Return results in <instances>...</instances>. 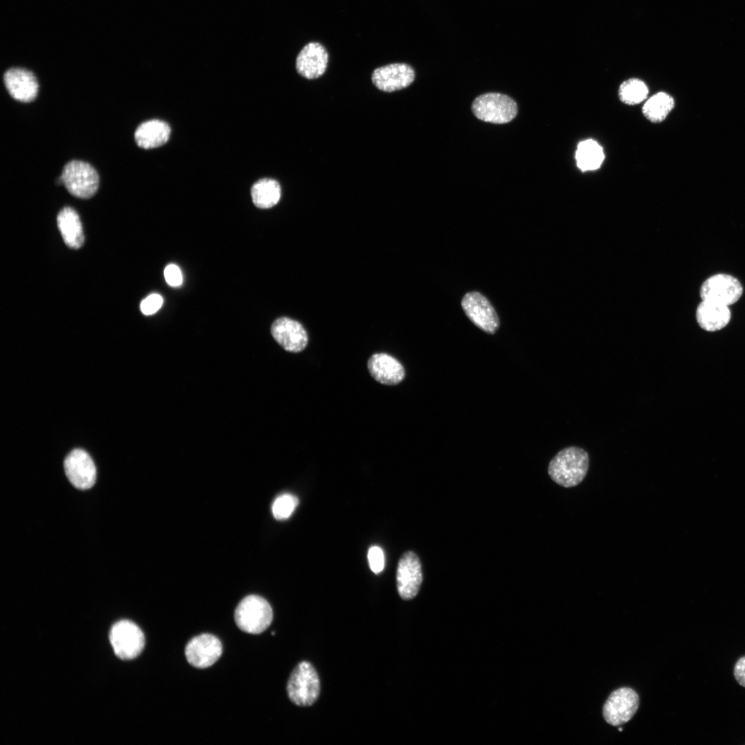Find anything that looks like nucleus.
<instances>
[{
	"instance_id": "6",
	"label": "nucleus",
	"mask_w": 745,
	"mask_h": 745,
	"mask_svg": "<svg viewBox=\"0 0 745 745\" xmlns=\"http://www.w3.org/2000/svg\"><path fill=\"white\" fill-rule=\"evenodd\" d=\"M110 641L115 655L122 659L137 657L145 645L143 633L136 624L129 620H121L112 626Z\"/></svg>"
},
{
	"instance_id": "22",
	"label": "nucleus",
	"mask_w": 745,
	"mask_h": 745,
	"mask_svg": "<svg viewBox=\"0 0 745 745\" xmlns=\"http://www.w3.org/2000/svg\"><path fill=\"white\" fill-rule=\"evenodd\" d=\"M253 203L259 208L266 209L275 206L281 194L279 182L273 179L264 178L257 181L251 188Z\"/></svg>"
},
{
	"instance_id": "13",
	"label": "nucleus",
	"mask_w": 745,
	"mask_h": 745,
	"mask_svg": "<svg viewBox=\"0 0 745 745\" xmlns=\"http://www.w3.org/2000/svg\"><path fill=\"white\" fill-rule=\"evenodd\" d=\"M275 340L286 351L299 352L308 345V336L304 326L287 317L277 319L270 328Z\"/></svg>"
},
{
	"instance_id": "24",
	"label": "nucleus",
	"mask_w": 745,
	"mask_h": 745,
	"mask_svg": "<svg viewBox=\"0 0 745 745\" xmlns=\"http://www.w3.org/2000/svg\"><path fill=\"white\" fill-rule=\"evenodd\" d=\"M646 84L638 78L628 79L619 86V100L626 105H637L644 101L648 95Z\"/></svg>"
},
{
	"instance_id": "8",
	"label": "nucleus",
	"mask_w": 745,
	"mask_h": 745,
	"mask_svg": "<svg viewBox=\"0 0 745 745\" xmlns=\"http://www.w3.org/2000/svg\"><path fill=\"white\" fill-rule=\"evenodd\" d=\"M743 287L732 275L718 273L706 279L700 287L702 300H710L727 306L736 303L742 297Z\"/></svg>"
},
{
	"instance_id": "4",
	"label": "nucleus",
	"mask_w": 745,
	"mask_h": 745,
	"mask_svg": "<svg viewBox=\"0 0 745 745\" xmlns=\"http://www.w3.org/2000/svg\"><path fill=\"white\" fill-rule=\"evenodd\" d=\"M472 110L479 119L497 124L512 121L517 114L516 102L501 93L490 92L479 95L473 102Z\"/></svg>"
},
{
	"instance_id": "3",
	"label": "nucleus",
	"mask_w": 745,
	"mask_h": 745,
	"mask_svg": "<svg viewBox=\"0 0 745 745\" xmlns=\"http://www.w3.org/2000/svg\"><path fill=\"white\" fill-rule=\"evenodd\" d=\"M290 700L299 706H310L320 693L319 678L314 666L307 661L299 662L291 673L287 682Z\"/></svg>"
},
{
	"instance_id": "9",
	"label": "nucleus",
	"mask_w": 745,
	"mask_h": 745,
	"mask_svg": "<svg viewBox=\"0 0 745 745\" xmlns=\"http://www.w3.org/2000/svg\"><path fill=\"white\" fill-rule=\"evenodd\" d=\"M461 306L469 319L478 328L489 334L499 328V319L490 301L478 292L466 293Z\"/></svg>"
},
{
	"instance_id": "30",
	"label": "nucleus",
	"mask_w": 745,
	"mask_h": 745,
	"mask_svg": "<svg viewBox=\"0 0 745 745\" xmlns=\"http://www.w3.org/2000/svg\"><path fill=\"white\" fill-rule=\"evenodd\" d=\"M619 731H622V728H619Z\"/></svg>"
},
{
	"instance_id": "14",
	"label": "nucleus",
	"mask_w": 745,
	"mask_h": 745,
	"mask_svg": "<svg viewBox=\"0 0 745 745\" xmlns=\"http://www.w3.org/2000/svg\"><path fill=\"white\" fill-rule=\"evenodd\" d=\"M415 79L413 68L406 63H395L376 68L372 81L379 90L392 92L410 86Z\"/></svg>"
},
{
	"instance_id": "23",
	"label": "nucleus",
	"mask_w": 745,
	"mask_h": 745,
	"mask_svg": "<svg viewBox=\"0 0 745 745\" xmlns=\"http://www.w3.org/2000/svg\"><path fill=\"white\" fill-rule=\"evenodd\" d=\"M673 98L666 92L655 93L646 100L642 106V114L652 123H660L666 119L674 108Z\"/></svg>"
},
{
	"instance_id": "29",
	"label": "nucleus",
	"mask_w": 745,
	"mask_h": 745,
	"mask_svg": "<svg viewBox=\"0 0 745 745\" xmlns=\"http://www.w3.org/2000/svg\"><path fill=\"white\" fill-rule=\"evenodd\" d=\"M734 675L737 682L745 687V656L739 658L735 664Z\"/></svg>"
},
{
	"instance_id": "18",
	"label": "nucleus",
	"mask_w": 745,
	"mask_h": 745,
	"mask_svg": "<svg viewBox=\"0 0 745 745\" xmlns=\"http://www.w3.org/2000/svg\"><path fill=\"white\" fill-rule=\"evenodd\" d=\"M731 317L728 306L710 300H702L696 310V319L699 326L709 332L724 328Z\"/></svg>"
},
{
	"instance_id": "7",
	"label": "nucleus",
	"mask_w": 745,
	"mask_h": 745,
	"mask_svg": "<svg viewBox=\"0 0 745 745\" xmlns=\"http://www.w3.org/2000/svg\"><path fill=\"white\" fill-rule=\"evenodd\" d=\"M639 704V696L633 689L628 687L618 688L610 693L604 704V718L612 726L622 725L634 716Z\"/></svg>"
},
{
	"instance_id": "10",
	"label": "nucleus",
	"mask_w": 745,
	"mask_h": 745,
	"mask_svg": "<svg viewBox=\"0 0 745 745\" xmlns=\"http://www.w3.org/2000/svg\"><path fill=\"white\" fill-rule=\"evenodd\" d=\"M221 641L215 635L201 634L192 638L185 648L188 662L198 668H206L214 664L222 654Z\"/></svg>"
},
{
	"instance_id": "21",
	"label": "nucleus",
	"mask_w": 745,
	"mask_h": 745,
	"mask_svg": "<svg viewBox=\"0 0 745 745\" xmlns=\"http://www.w3.org/2000/svg\"><path fill=\"white\" fill-rule=\"evenodd\" d=\"M575 157L577 168L586 172L599 169L605 156L602 147L596 141L589 139L578 143Z\"/></svg>"
},
{
	"instance_id": "1",
	"label": "nucleus",
	"mask_w": 745,
	"mask_h": 745,
	"mask_svg": "<svg viewBox=\"0 0 745 745\" xmlns=\"http://www.w3.org/2000/svg\"><path fill=\"white\" fill-rule=\"evenodd\" d=\"M589 466V457L582 448L570 446L560 450L550 461L548 473L557 484L571 488L584 479Z\"/></svg>"
},
{
	"instance_id": "12",
	"label": "nucleus",
	"mask_w": 745,
	"mask_h": 745,
	"mask_svg": "<svg viewBox=\"0 0 745 745\" xmlns=\"http://www.w3.org/2000/svg\"><path fill=\"white\" fill-rule=\"evenodd\" d=\"M64 470L70 483L78 489H89L95 483L96 467L91 457L82 449H74L68 455Z\"/></svg>"
},
{
	"instance_id": "25",
	"label": "nucleus",
	"mask_w": 745,
	"mask_h": 745,
	"mask_svg": "<svg viewBox=\"0 0 745 745\" xmlns=\"http://www.w3.org/2000/svg\"><path fill=\"white\" fill-rule=\"evenodd\" d=\"M298 504L299 499L295 495L290 493L281 494L275 499L272 504V515L278 520L288 519Z\"/></svg>"
},
{
	"instance_id": "20",
	"label": "nucleus",
	"mask_w": 745,
	"mask_h": 745,
	"mask_svg": "<svg viewBox=\"0 0 745 745\" xmlns=\"http://www.w3.org/2000/svg\"><path fill=\"white\" fill-rule=\"evenodd\" d=\"M57 220L65 244L74 249L81 247L84 242V235L77 212L70 207H65L59 212Z\"/></svg>"
},
{
	"instance_id": "26",
	"label": "nucleus",
	"mask_w": 745,
	"mask_h": 745,
	"mask_svg": "<svg viewBox=\"0 0 745 745\" xmlns=\"http://www.w3.org/2000/svg\"><path fill=\"white\" fill-rule=\"evenodd\" d=\"M370 568L374 573H379L384 568V555L382 549L377 546H372L368 552Z\"/></svg>"
},
{
	"instance_id": "11",
	"label": "nucleus",
	"mask_w": 745,
	"mask_h": 745,
	"mask_svg": "<svg viewBox=\"0 0 745 745\" xmlns=\"http://www.w3.org/2000/svg\"><path fill=\"white\" fill-rule=\"evenodd\" d=\"M396 579L397 591L401 599L410 600L417 595L423 577L419 559L415 553L408 551L401 556Z\"/></svg>"
},
{
	"instance_id": "16",
	"label": "nucleus",
	"mask_w": 745,
	"mask_h": 745,
	"mask_svg": "<svg viewBox=\"0 0 745 745\" xmlns=\"http://www.w3.org/2000/svg\"><path fill=\"white\" fill-rule=\"evenodd\" d=\"M328 54L320 43L310 42L306 44L296 59V69L303 77L313 79L323 75L326 72Z\"/></svg>"
},
{
	"instance_id": "15",
	"label": "nucleus",
	"mask_w": 745,
	"mask_h": 745,
	"mask_svg": "<svg viewBox=\"0 0 745 745\" xmlns=\"http://www.w3.org/2000/svg\"><path fill=\"white\" fill-rule=\"evenodd\" d=\"M5 86L14 99L30 102L37 96L39 84L34 74L22 68H11L3 74Z\"/></svg>"
},
{
	"instance_id": "5",
	"label": "nucleus",
	"mask_w": 745,
	"mask_h": 745,
	"mask_svg": "<svg viewBox=\"0 0 745 745\" xmlns=\"http://www.w3.org/2000/svg\"><path fill=\"white\" fill-rule=\"evenodd\" d=\"M61 177L68 191L74 197L88 199L97 191L99 177L90 163L72 160L63 167Z\"/></svg>"
},
{
	"instance_id": "2",
	"label": "nucleus",
	"mask_w": 745,
	"mask_h": 745,
	"mask_svg": "<svg viewBox=\"0 0 745 745\" xmlns=\"http://www.w3.org/2000/svg\"><path fill=\"white\" fill-rule=\"evenodd\" d=\"M234 617L236 625L241 630L250 634H259L271 624L273 612L264 598L251 595L239 603Z\"/></svg>"
},
{
	"instance_id": "27",
	"label": "nucleus",
	"mask_w": 745,
	"mask_h": 745,
	"mask_svg": "<svg viewBox=\"0 0 745 745\" xmlns=\"http://www.w3.org/2000/svg\"><path fill=\"white\" fill-rule=\"evenodd\" d=\"M162 304L163 298L161 295L152 294L141 301L140 309L145 315H151L161 307Z\"/></svg>"
},
{
	"instance_id": "19",
	"label": "nucleus",
	"mask_w": 745,
	"mask_h": 745,
	"mask_svg": "<svg viewBox=\"0 0 745 745\" xmlns=\"http://www.w3.org/2000/svg\"><path fill=\"white\" fill-rule=\"evenodd\" d=\"M169 125L159 119L141 123L136 129L134 137L137 145L144 149L159 147L166 143L170 135Z\"/></svg>"
},
{
	"instance_id": "17",
	"label": "nucleus",
	"mask_w": 745,
	"mask_h": 745,
	"mask_svg": "<svg viewBox=\"0 0 745 745\" xmlns=\"http://www.w3.org/2000/svg\"><path fill=\"white\" fill-rule=\"evenodd\" d=\"M367 366L373 379L384 385H397L403 381L405 377V370L402 364L386 353L372 355L368 360Z\"/></svg>"
},
{
	"instance_id": "28",
	"label": "nucleus",
	"mask_w": 745,
	"mask_h": 745,
	"mask_svg": "<svg viewBox=\"0 0 745 745\" xmlns=\"http://www.w3.org/2000/svg\"><path fill=\"white\" fill-rule=\"evenodd\" d=\"M164 277L167 284L170 286H179L182 284V274L177 265H168L164 270Z\"/></svg>"
}]
</instances>
